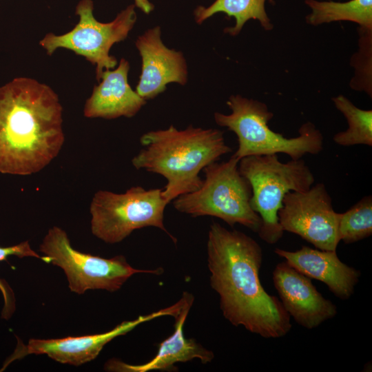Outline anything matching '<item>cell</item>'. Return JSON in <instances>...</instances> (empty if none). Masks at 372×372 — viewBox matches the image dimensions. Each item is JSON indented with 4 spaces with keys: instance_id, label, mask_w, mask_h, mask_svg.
Masks as SVG:
<instances>
[{
    "instance_id": "obj_20",
    "label": "cell",
    "mask_w": 372,
    "mask_h": 372,
    "mask_svg": "<svg viewBox=\"0 0 372 372\" xmlns=\"http://www.w3.org/2000/svg\"><path fill=\"white\" fill-rule=\"evenodd\" d=\"M372 234V198H362L344 213H339L338 238L339 241L351 244Z\"/></svg>"
},
{
    "instance_id": "obj_12",
    "label": "cell",
    "mask_w": 372,
    "mask_h": 372,
    "mask_svg": "<svg viewBox=\"0 0 372 372\" xmlns=\"http://www.w3.org/2000/svg\"><path fill=\"white\" fill-rule=\"evenodd\" d=\"M135 45L141 58V72L135 91L141 98L154 99L170 83H187L186 60L181 52L163 43L160 26L147 30L136 39Z\"/></svg>"
},
{
    "instance_id": "obj_18",
    "label": "cell",
    "mask_w": 372,
    "mask_h": 372,
    "mask_svg": "<svg viewBox=\"0 0 372 372\" xmlns=\"http://www.w3.org/2000/svg\"><path fill=\"white\" fill-rule=\"evenodd\" d=\"M311 12L306 21L311 25H319L333 21L354 22L360 28L372 30V0H350L347 2L305 0Z\"/></svg>"
},
{
    "instance_id": "obj_9",
    "label": "cell",
    "mask_w": 372,
    "mask_h": 372,
    "mask_svg": "<svg viewBox=\"0 0 372 372\" xmlns=\"http://www.w3.org/2000/svg\"><path fill=\"white\" fill-rule=\"evenodd\" d=\"M135 5L131 4L108 23L97 21L93 14L92 0H81L75 10L78 23L70 31L61 35L47 34L39 42L48 55L58 48H65L83 56L96 66V78L99 81L105 70L114 69L116 59L110 54L114 43L124 41L136 21Z\"/></svg>"
},
{
    "instance_id": "obj_10",
    "label": "cell",
    "mask_w": 372,
    "mask_h": 372,
    "mask_svg": "<svg viewBox=\"0 0 372 372\" xmlns=\"http://www.w3.org/2000/svg\"><path fill=\"white\" fill-rule=\"evenodd\" d=\"M338 214L325 185L318 183L305 192H289L278 211L282 230L295 234L316 249L336 251Z\"/></svg>"
},
{
    "instance_id": "obj_17",
    "label": "cell",
    "mask_w": 372,
    "mask_h": 372,
    "mask_svg": "<svg viewBox=\"0 0 372 372\" xmlns=\"http://www.w3.org/2000/svg\"><path fill=\"white\" fill-rule=\"evenodd\" d=\"M273 0H215L208 7L198 6L194 12V19L198 24L218 12H223L235 19L233 27L226 28L225 33L236 36L242 30L245 23L251 19L257 20L265 30L273 28L265 10V2Z\"/></svg>"
},
{
    "instance_id": "obj_5",
    "label": "cell",
    "mask_w": 372,
    "mask_h": 372,
    "mask_svg": "<svg viewBox=\"0 0 372 372\" xmlns=\"http://www.w3.org/2000/svg\"><path fill=\"white\" fill-rule=\"evenodd\" d=\"M239 161L231 156L206 166L200 187L174 199V207L193 217L214 216L231 227L238 223L258 233L261 218L251 206V187L239 171Z\"/></svg>"
},
{
    "instance_id": "obj_21",
    "label": "cell",
    "mask_w": 372,
    "mask_h": 372,
    "mask_svg": "<svg viewBox=\"0 0 372 372\" xmlns=\"http://www.w3.org/2000/svg\"><path fill=\"white\" fill-rule=\"evenodd\" d=\"M15 256L19 258L34 257L41 260V256L30 247L28 241H24L19 244L10 247H0V262L6 260L8 256ZM0 290L3 296L4 307L2 311V317L8 319L14 310V300L12 291L8 284L0 279Z\"/></svg>"
},
{
    "instance_id": "obj_3",
    "label": "cell",
    "mask_w": 372,
    "mask_h": 372,
    "mask_svg": "<svg viewBox=\"0 0 372 372\" xmlns=\"http://www.w3.org/2000/svg\"><path fill=\"white\" fill-rule=\"evenodd\" d=\"M140 143L143 148L132 158V165L165 178L162 194L168 203L198 189L203 183L200 172L232 152L222 131L192 125L149 131L141 136Z\"/></svg>"
},
{
    "instance_id": "obj_8",
    "label": "cell",
    "mask_w": 372,
    "mask_h": 372,
    "mask_svg": "<svg viewBox=\"0 0 372 372\" xmlns=\"http://www.w3.org/2000/svg\"><path fill=\"white\" fill-rule=\"evenodd\" d=\"M41 260L61 268L70 289L83 294L90 289L114 292L134 274L149 273L159 275L163 269L143 270L132 267L123 256L104 258L77 251L71 245L65 230L50 228L39 246Z\"/></svg>"
},
{
    "instance_id": "obj_19",
    "label": "cell",
    "mask_w": 372,
    "mask_h": 372,
    "mask_svg": "<svg viewBox=\"0 0 372 372\" xmlns=\"http://www.w3.org/2000/svg\"><path fill=\"white\" fill-rule=\"evenodd\" d=\"M336 107L345 117L349 127L334 135V142L341 146H372V110L356 107L344 95L332 98Z\"/></svg>"
},
{
    "instance_id": "obj_14",
    "label": "cell",
    "mask_w": 372,
    "mask_h": 372,
    "mask_svg": "<svg viewBox=\"0 0 372 372\" xmlns=\"http://www.w3.org/2000/svg\"><path fill=\"white\" fill-rule=\"evenodd\" d=\"M274 252L301 273L324 283L341 300L353 294L361 276L359 270L342 262L336 251L302 246L295 251L276 248Z\"/></svg>"
},
{
    "instance_id": "obj_7",
    "label": "cell",
    "mask_w": 372,
    "mask_h": 372,
    "mask_svg": "<svg viewBox=\"0 0 372 372\" xmlns=\"http://www.w3.org/2000/svg\"><path fill=\"white\" fill-rule=\"evenodd\" d=\"M162 191L134 186L123 194L96 192L90 206L92 234L106 243L114 244L136 229L155 227L176 242L164 225V211L168 203Z\"/></svg>"
},
{
    "instance_id": "obj_4",
    "label": "cell",
    "mask_w": 372,
    "mask_h": 372,
    "mask_svg": "<svg viewBox=\"0 0 372 372\" xmlns=\"http://www.w3.org/2000/svg\"><path fill=\"white\" fill-rule=\"evenodd\" d=\"M227 105L231 113L215 112L214 121L236 135L238 146L232 156L238 160L278 153L298 160L307 154H318L322 150L323 136L311 122L301 125L298 136L287 138L270 129L268 123L273 114L265 103L236 94L229 97Z\"/></svg>"
},
{
    "instance_id": "obj_2",
    "label": "cell",
    "mask_w": 372,
    "mask_h": 372,
    "mask_svg": "<svg viewBox=\"0 0 372 372\" xmlns=\"http://www.w3.org/2000/svg\"><path fill=\"white\" fill-rule=\"evenodd\" d=\"M64 142L63 107L49 85L17 77L0 87L1 173H37L58 156Z\"/></svg>"
},
{
    "instance_id": "obj_16",
    "label": "cell",
    "mask_w": 372,
    "mask_h": 372,
    "mask_svg": "<svg viewBox=\"0 0 372 372\" xmlns=\"http://www.w3.org/2000/svg\"><path fill=\"white\" fill-rule=\"evenodd\" d=\"M193 302L194 298L187 302L175 317L173 333L159 344L157 353L152 360L145 364L134 365L114 358L106 362L105 369L109 371L147 372L169 370L176 363L194 359L200 360L203 364L211 362L214 358V353L194 339L186 338L183 333V326Z\"/></svg>"
},
{
    "instance_id": "obj_11",
    "label": "cell",
    "mask_w": 372,
    "mask_h": 372,
    "mask_svg": "<svg viewBox=\"0 0 372 372\" xmlns=\"http://www.w3.org/2000/svg\"><path fill=\"white\" fill-rule=\"evenodd\" d=\"M183 305L184 300L180 298L177 302L167 308L147 315L139 316L132 320L124 321L113 329L103 333L56 339L32 338L25 345L20 342L4 368L13 360L21 359L30 354H45L51 359L62 364L81 365L95 359L104 346L115 338L125 335L138 325L153 319L165 316L175 318Z\"/></svg>"
},
{
    "instance_id": "obj_1",
    "label": "cell",
    "mask_w": 372,
    "mask_h": 372,
    "mask_svg": "<svg viewBox=\"0 0 372 372\" xmlns=\"http://www.w3.org/2000/svg\"><path fill=\"white\" fill-rule=\"evenodd\" d=\"M207 254L210 285L219 296L226 320L265 338H279L289 332L290 316L260 282L262 250L254 239L213 222Z\"/></svg>"
},
{
    "instance_id": "obj_13",
    "label": "cell",
    "mask_w": 372,
    "mask_h": 372,
    "mask_svg": "<svg viewBox=\"0 0 372 372\" xmlns=\"http://www.w3.org/2000/svg\"><path fill=\"white\" fill-rule=\"evenodd\" d=\"M273 282L285 309L300 326L312 329L337 315L336 306L322 296L311 279L285 261L276 266Z\"/></svg>"
},
{
    "instance_id": "obj_15",
    "label": "cell",
    "mask_w": 372,
    "mask_h": 372,
    "mask_svg": "<svg viewBox=\"0 0 372 372\" xmlns=\"http://www.w3.org/2000/svg\"><path fill=\"white\" fill-rule=\"evenodd\" d=\"M130 63L122 58L114 70H105L99 83L86 100L83 114L87 118L114 119L135 116L146 104L128 83Z\"/></svg>"
},
{
    "instance_id": "obj_22",
    "label": "cell",
    "mask_w": 372,
    "mask_h": 372,
    "mask_svg": "<svg viewBox=\"0 0 372 372\" xmlns=\"http://www.w3.org/2000/svg\"><path fill=\"white\" fill-rule=\"evenodd\" d=\"M136 7L145 14H149L154 8V5L149 0H134Z\"/></svg>"
},
{
    "instance_id": "obj_6",
    "label": "cell",
    "mask_w": 372,
    "mask_h": 372,
    "mask_svg": "<svg viewBox=\"0 0 372 372\" xmlns=\"http://www.w3.org/2000/svg\"><path fill=\"white\" fill-rule=\"evenodd\" d=\"M238 169L251 185V206L261 218L258 234L267 243L275 244L284 233L278 214L285 194L308 190L314 176L303 160L282 163L277 154L245 156Z\"/></svg>"
}]
</instances>
